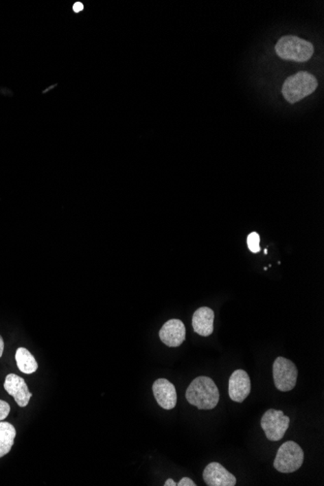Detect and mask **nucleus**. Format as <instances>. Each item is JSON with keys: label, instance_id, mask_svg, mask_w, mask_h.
Listing matches in <instances>:
<instances>
[{"label": "nucleus", "instance_id": "f257e3e1", "mask_svg": "<svg viewBox=\"0 0 324 486\" xmlns=\"http://www.w3.org/2000/svg\"><path fill=\"white\" fill-rule=\"evenodd\" d=\"M185 398L190 405L199 410H213L220 401V391L211 378L200 375L187 387Z\"/></svg>", "mask_w": 324, "mask_h": 486}, {"label": "nucleus", "instance_id": "f03ea898", "mask_svg": "<svg viewBox=\"0 0 324 486\" xmlns=\"http://www.w3.org/2000/svg\"><path fill=\"white\" fill-rule=\"evenodd\" d=\"M318 86V80L314 75L306 71H300L286 80L281 93L288 102L295 104L298 101L312 95Z\"/></svg>", "mask_w": 324, "mask_h": 486}, {"label": "nucleus", "instance_id": "7ed1b4c3", "mask_svg": "<svg viewBox=\"0 0 324 486\" xmlns=\"http://www.w3.org/2000/svg\"><path fill=\"white\" fill-rule=\"evenodd\" d=\"M275 51L281 60L306 62L314 55V46L307 40L294 35H286L277 42Z\"/></svg>", "mask_w": 324, "mask_h": 486}, {"label": "nucleus", "instance_id": "20e7f679", "mask_svg": "<svg viewBox=\"0 0 324 486\" xmlns=\"http://www.w3.org/2000/svg\"><path fill=\"white\" fill-rule=\"evenodd\" d=\"M304 462V452L301 447L293 441H286L279 447L274 461L277 471L283 474L294 473Z\"/></svg>", "mask_w": 324, "mask_h": 486}, {"label": "nucleus", "instance_id": "39448f33", "mask_svg": "<svg viewBox=\"0 0 324 486\" xmlns=\"http://www.w3.org/2000/svg\"><path fill=\"white\" fill-rule=\"evenodd\" d=\"M298 369L290 359L278 358L273 364L275 386L281 392L292 391L297 386Z\"/></svg>", "mask_w": 324, "mask_h": 486}, {"label": "nucleus", "instance_id": "423d86ee", "mask_svg": "<svg viewBox=\"0 0 324 486\" xmlns=\"http://www.w3.org/2000/svg\"><path fill=\"white\" fill-rule=\"evenodd\" d=\"M290 417L281 410L270 408L262 419V427L267 439L272 441L281 440L290 427Z\"/></svg>", "mask_w": 324, "mask_h": 486}, {"label": "nucleus", "instance_id": "0eeeda50", "mask_svg": "<svg viewBox=\"0 0 324 486\" xmlns=\"http://www.w3.org/2000/svg\"><path fill=\"white\" fill-rule=\"evenodd\" d=\"M251 379L245 370L234 371L229 378V393L234 402L243 403L251 393Z\"/></svg>", "mask_w": 324, "mask_h": 486}, {"label": "nucleus", "instance_id": "6e6552de", "mask_svg": "<svg viewBox=\"0 0 324 486\" xmlns=\"http://www.w3.org/2000/svg\"><path fill=\"white\" fill-rule=\"evenodd\" d=\"M203 480L208 486H234L236 478L222 464L212 462L204 469Z\"/></svg>", "mask_w": 324, "mask_h": 486}, {"label": "nucleus", "instance_id": "1a4fd4ad", "mask_svg": "<svg viewBox=\"0 0 324 486\" xmlns=\"http://www.w3.org/2000/svg\"><path fill=\"white\" fill-rule=\"evenodd\" d=\"M152 392L157 404L164 410H172L176 407L177 391L168 380H157L152 384Z\"/></svg>", "mask_w": 324, "mask_h": 486}, {"label": "nucleus", "instance_id": "9d476101", "mask_svg": "<svg viewBox=\"0 0 324 486\" xmlns=\"http://www.w3.org/2000/svg\"><path fill=\"white\" fill-rule=\"evenodd\" d=\"M159 338L167 347L181 346L185 340V324L180 319H170L159 330Z\"/></svg>", "mask_w": 324, "mask_h": 486}, {"label": "nucleus", "instance_id": "9b49d317", "mask_svg": "<svg viewBox=\"0 0 324 486\" xmlns=\"http://www.w3.org/2000/svg\"><path fill=\"white\" fill-rule=\"evenodd\" d=\"M4 389L14 397L16 403L20 407H27L32 398V393L28 389L27 384H25V380L23 378L19 377L16 374H9L7 375L5 382H4Z\"/></svg>", "mask_w": 324, "mask_h": 486}, {"label": "nucleus", "instance_id": "f8f14e48", "mask_svg": "<svg viewBox=\"0 0 324 486\" xmlns=\"http://www.w3.org/2000/svg\"><path fill=\"white\" fill-rule=\"evenodd\" d=\"M213 319H215V313L212 309L208 307L199 308L192 316V327L194 332L202 337H208L212 334Z\"/></svg>", "mask_w": 324, "mask_h": 486}, {"label": "nucleus", "instance_id": "ddd939ff", "mask_svg": "<svg viewBox=\"0 0 324 486\" xmlns=\"http://www.w3.org/2000/svg\"><path fill=\"white\" fill-rule=\"evenodd\" d=\"M15 358L19 370L23 374H34L38 369V364L35 360L34 356L25 347H19L16 351Z\"/></svg>", "mask_w": 324, "mask_h": 486}, {"label": "nucleus", "instance_id": "4468645a", "mask_svg": "<svg viewBox=\"0 0 324 486\" xmlns=\"http://www.w3.org/2000/svg\"><path fill=\"white\" fill-rule=\"evenodd\" d=\"M15 427L9 422L0 421V459L10 452L16 438Z\"/></svg>", "mask_w": 324, "mask_h": 486}, {"label": "nucleus", "instance_id": "2eb2a0df", "mask_svg": "<svg viewBox=\"0 0 324 486\" xmlns=\"http://www.w3.org/2000/svg\"><path fill=\"white\" fill-rule=\"evenodd\" d=\"M260 237L257 232H253L248 236V246L250 248L251 252L253 253H257L260 252Z\"/></svg>", "mask_w": 324, "mask_h": 486}, {"label": "nucleus", "instance_id": "dca6fc26", "mask_svg": "<svg viewBox=\"0 0 324 486\" xmlns=\"http://www.w3.org/2000/svg\"><path fill=\"white\" fill-rule=\"evenodd\" d=\"M10 414V406L5 401L0 400V421L6 419Z\"/></svg>", "mask_w": 324, "mask_h": 486}, {"label": "nucleus", "instance_id": "f3484780", "mask_svg": "<svg viewBox=\"0 0 324 486\" xmlns=\"http://www.w3.org/2000/svg\"><path fill=\"white\" fill-rule=\"evenodd\" d=\"M177 486H196V483L192 478L185 476L177 483Z\"/></svg>", "mask_w": 324, "mask_h": 486}, {"label": "nucleus", "instance_id": "a211bd4d", "mask_svg": "<svg viewBox=\"0 0 324 486\" xmlns=\"http://www.w3.org/2000/svg\"><path fill=\"white\" fill-rule=\"evenodd\" d=\"M84 10V5L82 2H76V3H74V5H73V11L75 12V13H80V12H82Z\"/></svg>", "mask_w": 324, "mask_h": 486}, {"label": "nucleus", "instance_id": "6ab92c4d", "mask_svg": "<svg viewBox=\"0 0 324 486\" xmlns=\"http://www.w3.org/2000/svg\"><path fill=\"white\" fill-rule=\"evenodd\" d=\"M164 486H177V483H175L172 480V478H168L167 481H165V483L163 485Z\"/></svg>", "mask_w": 324, "mask_h": 486}, {"label": "nucleus", "instance_id": "aec40b11", "mask_svg": "<svg viewBox=\"0 0 324 486\" xmlns=\"http://www.w3.org/2000/svg\"><path fill=\"white\" fill-rule=\"evenodd\" d=\"M4 351V341L2 339L1 336H0V358H1L2 354H3Z\"/></svg>", "mask_w": 324, "mask_h": 486}]
</instances>
